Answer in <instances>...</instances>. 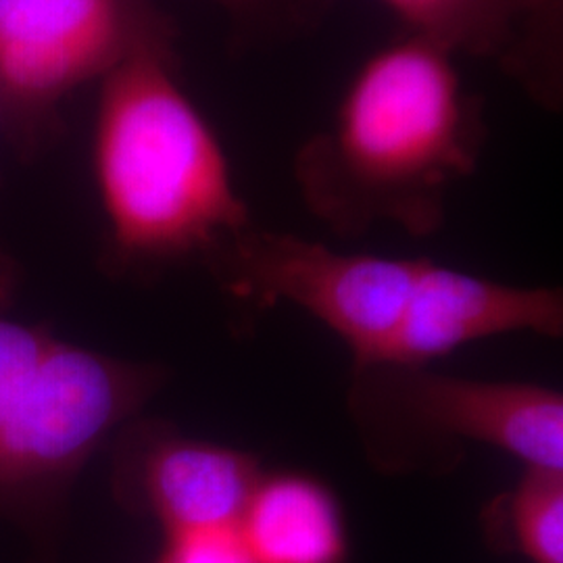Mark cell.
Returning <instances> with one entry per match:
<instances>
[{"label":"cell","mask_w":563,"mask_h":563,"mask_svg":"<svg viewBox=\"0 0 563 563\" xmlns=\"http://www.w3.org/2000/svg\"><path fill=\"white\" fill-rule=\"evenodd\" d=\"M488 534L530 563H563V472L526 467L488 507Z\"/></svg>","instance_id":"cell-10"},{"label":"cell","mask_w":563,"mask_h":563,"mask_svg":"<svg viewBox=\"0 0 563 563\" xmlns=\"http://www.w3.org/2000/svg\"><path fill=\"white\" fill-rule=\"evenodd\" d=\"M207 260L232 297L305 309L349 346L353 367L402 365L434 269L428 260L341 253L253 223Z\"/></svg>","instance_id":"cell-5"},{"label":"cell","mask_w":563,"mask_h":563,"mask_svg":"<svg viewBox=\"0 0 563 563\" xmlns=\"http://www.w3.org/2000/svg\"><path fill=\"white\" fill-rule=\"evenodd\" d=\"M92 167L121 262L207 257L253 223L222 142L174 74V48L139 53L101 81Z\"/></svg>","instance_id":"cell-2"},{"label":"cell","mask_w":563,"mask_h":563,"mask_svg":"<svg viewBox=\"0 0 563 563\" xmlns=\"http://www.w3.org/2000/svg\"><path fill=\"white\" fill-rule=\"evenodd\" d=\"M349 409L367 457L384 472H443L457 465L463 443L563 472V397L541 384L363 365L353 367Z\"/></svg>","instance_id":"cell-4"},{"label":"cell","mask_w":563,"mask_h":563,"mask_svg":"<svg viewBox=\"0 0 563 563\" xmlns=\"http://www.w3.org/2000/svg\"><path fill=\"white\" fill-rule=\"evenodd\" d=\"M157 563H257L236 526L167 534Z\"/></svg>","instance_id":"cell-11"},{"label":"cell","mask_w":563,"mask_h":563,"mask_svg":"<svg viewBox=\"0 0 563 563\" xmlns=\"http://www.w3.org/2000/svg\"><path fill=\"white\" fill-rule=\"evenodd\" d=\"M153 48L174 27L151 0H0V132L36 151L69 95Z\"/></svg>","instance_id":"cell-6"},{"label":"cell","mask_w":563,"mask_h":563,"mask_svg":"<svg viewBox=\"0 0 563 563\" xmlns=\"http://www.w3.org/2000/svg\"><path fill=\"white\" fill-rule=\"evenodd\" d=\"M481 144L453 55L407 36L363 63L330 125L297 155L295 176L305 205L339 234L395 223L428 236Z\"/></svg>","instance_id":"cell-1"},{"label":"cell","mask_w":563,"mask_h":563,"mask_svg":"<svg viewBox=\"0 0 563 563\" xmlns=\"http://www.w3.org/2000/svg\"><path fill=\"white\" fill-rule=\"evenodd\" d=\"M236 528L257 563H344L349 555L339 497L301 472L262 474Z\"/></svg>","instance_id":"cell-8"},{"label":"cell","mask_w":563,"mask_h":563,"mask_svg":"<svg viewBox=\"0 0 563 563\" xmlns=\"http://www.w3.org/2000/svg\"><path fill=\"white\" fill-rule=\"evenodd\" d=\"M213 2L230 15L241 20H253L257 15H263L274 4V0H213Z\"/></svg>","instance_id":"cell-12"},{"label":"cell","mask_w":563,"mask_h":563,"mask_svg":"<svg viewBox=\"0 0 563 563\" xmlns=\"http://www.w3.org/2000/svg\"><path fill=\"white\" fill-rule=\"evenodd\" d=\"M115 472L123 501L151 514L165 537L236 526L263 474L246 451L157 426L128 434Z\"/></svg>","instance_id":"cell-7"},{"label":"cell","mask_w":563,"mask_h":563,"mask_svg":"<svg viewBox=\"0 0 563 563\" xmlns=\"http://www.w3.org/2000/svg\"><path fill=\"white\" fill-rule=\"evenodd\" d=\"M409 36L449 55L522 63L532 25L555 18L560 0H383Z\"/></svg>","instance_id":"cell-9"},{"label":"cell","mask_w":563,"mask_h":563,"mask_svg":"<svg viewBox=\"0 0 563 563\" xmlns=\"http://www.w3.org/2000/svg\"><path fill=\"white\" fill-rule=\"evenodd\" d=\"M162 383L155 365L104 355L15 318L0 284V504L60 493Z\"/></svg>","instance_id":"cell-3"}]
</instances>
